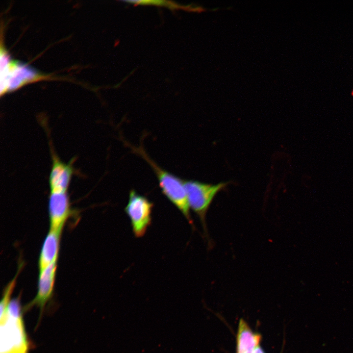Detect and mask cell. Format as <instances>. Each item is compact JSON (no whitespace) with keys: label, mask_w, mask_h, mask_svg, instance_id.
I'll use <instances>...</instances> for the list:
<instances>
[{"label":"cell","mask_w":353,"mask_h":353,"mask_svg":"<svg viewBox=\"0 0 353 353\" xmlns=\"http://www.w3.org/2000/svg\"><path fill=\"white\" fill-rule=\"evenodd\" d=\"M260 339L259 334L253 333L247 323L240 320L237 336V353H254Z\"/></svg>","instance_id":"9c48e42d"},{"label":"cell","mask_w":353,"mask_h":353,"mask_svg":"<svg viewBox=\"0 0 353 353\" xmlns=\"http://www.w3.org/2000/svg\"><path fill=\"white\" fill-rule=\"evenodd\" d=\"M19 271L20 270H18V272H17V274L15 276V277L8 284L3 291V294L0 302V316L4 314L10 303V296L15 287L16 282V279Z\"/></svg>","instance_id":"30bf717a"},{"label":"cell","mask_w":353,"mask_h":353,"mask_svg":"<svg viewBox=\"0 0 353 353\" xmlns=\"http://www.w3.org/2000/svg\"><path fill=\"white\" fill-rule=\"evenodd\" d=\"M51 153L52 163L49 176L50 192H67L74 172L71 162L64 163L54 153Z\"/></svg>","instance_id":"52a82bcc"},{"label":"cell","mask_w":353,"mask_h":353,"mask_svg":"<svg viewBox=\"0 0 353 353\" xmlns=\"http://www.w3.org/2000/svg\"><path fill=\"white\" fill-rule=\"evenodd\" d=\"M352 95L353 96V91H352Z\"/></svg>","instance_id":"4fadbf2b"},{"label":"cell","mask_w":353,"mask_h":353,"mask_svg":"<svg viewBox=\"0 0 353 353\" xmlns=\"http://www.w3.org/2000/svg\"><path fill=\"white\" fill-rule=\"evenodd\" d=\"M49 211L50 230L61 233L63 226L71 213L67 192H50Z\"/></svg>","instance_id":"5b68a950"},{"label":"cell","mask_w":353,"mask_h":353,"mask_svg":"<svg viewBox=\"0 0 353 353\" xmlns=\"http://www.w3.org/2000/svg\"><path fill=\"white\" fill-rule=\"evenodd\" d=\"M20 298L10 302L0 316V353H28V343L22 318Z\"/></svg>","instance_id":"6da1fadb"},{"label":"cell","mask_w":353,"mask_h":353,"mask_svg":"<svg viewBox=\"0 0 353 353\" xmlns=\"http://www.w3.org/2000/svg\"><path fill=\"white\" fill-rule=\"evenodd\" d=\"M188 204L199 217L205 227V216L208 208L216 195L225 188L227 183L210 184L194 180L184 181Z\"/></svg>","instance_id":"3957f363"},{"label":"cell","mask_w":353,"mask_h":353,"mask_svg":"<svg viewBox=\"0 0 353 353\" xmlns=\"http://www.w3.org/2000/svg\"><path fill=\"white\" fill-rule=\"evenodd\" d=\"M61 233L50 230L44 241L39 259V271L56 262Z\"/></svg>","instance_id":"ba28073f"},{"label":"cell","mask_w":353,"mask_h":353,"mask_svg":"<svg viewBox=\"0 0 353 353\" xmlns=\"http://www.w3.org/2000/svg\"><path fill=\"white\" fill-rule=\"evenodd\" d=\"M254 353H264V352L261 347L258 346L255 348Z\"/></svg>","instance_id":"7c38bea8"},{"label":"cell","mask_w":353,"mask_h":353,"mask_svg":"<svg viewBox=\"0 0 353 353\" xmlns=\"http://www.w3.org/2000/svg\"><path fill=\"white\" fill-rule=\"evenodd\" d=\"M132 149L151 166L163 194L179 209L189 223L193 225L183 180L160 168L148 157L142 148L133 147Z\"/></svg>","instance_id":"7a4b0ae2"},{"label":"cell","mask_w":353,"mask_h":353,"mask_svg":"<svg viewBox=\"0 0 353 353\" xmlns=\"http://www.w3.org/2000/svg\"><path fill=\"white\" fill-rule=\"evenodd\" d=\"M125 2L137 5H154L157 6H164L168 7L172 9H177L180 6L176 3L166 0H127L124 1Z\"/></svg>","instance_id":"8fae6325"},{"label":"cell","mask_w":353,"mask_h":353,"mask_svg":"<svg viewBox=\"0 0 353 353\" xmlns=\"http://www.w3.org/2000/svg\"><path fill=\"white\" fill-rule=\"evenodd\" d=\"M153 203L135 190L130 191L125 211L128 216L135 237L144 236L151 221Z\"/></svg>","instance_id":"277c9868"},{"label":"cell","mask_w":353,"mask_h":353,"mask_svg":"<svg viewBox=\"0 0 353 353\" xmlns=\"http://www.w3.org/2000/svg\"><path fill=\"white\" fill-rule=\"evenodd\" d=\"M56 270V262L39 271L38 292L35 298L26 306L25 310L31 308L34 305L40 308V315L47 302L50 298L55 282Z\"/></svg>","instance_id":"8992f818"}]
</instances>
